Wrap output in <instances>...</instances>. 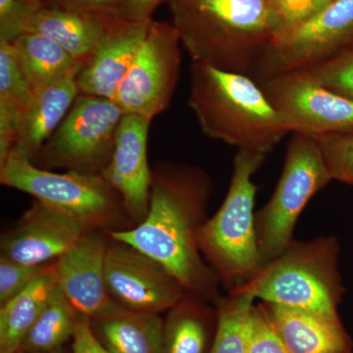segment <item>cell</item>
<instances>
[{
  "label": "cell",
  "mask_w": 353,
  "mask_h": 353,
  "mask_svg": "<svg viewBox=\"0 0 353 353\" xmlns=\"http://www.w3.org/2000/svg\"><path fill=\"white\" fill-rule=\"evenodd\" d=\"M211 192L210 176L201 167L161 162L152 170L150 208L143 222L108 234L161 264L185 292L216 303L221 281L199 245Z\"/></svg>",
  "instance_id": "1"
},
{
  "label": "cell",
  "mask_w": 353,
  "mask_h": 353,
  "mask_svg": "<svg viewBox=\"0 0 353 353\" xmlns=\"http://www.w3.org/2000/svg\"><path fill=\"white\" fill-rule=\"evenodd\" d=\"M173 25L192 61L252 77L271 41L267 0H171Z\"/></svg>",
  "instance_id": "2"
},
{
  "label": "cell",
  "mask_w": 353,
  "mask_h": 353,
  "mask_svg": "<svg viewBox=\"0 0 353 353\" xmlns=\"http://www.w3.org/2000/svg\"><path fill=\"white\" fill-rule=\"evenodd\" d=\"M189 105L205 136L239 150L267 155L290 132L252 77L201 62L190 64Z\"/></svg>",
  "instance_id": "3"
},
{
  "label": "cell",
  "mask_w": 353,
  "mask_h": 353,
  "mask_svg": "<svg viewBox=\"0 0 353 353\" xmlns=\"http://www.w3.org/2000/svg\"><path fill=\"white\" fill-rule=\"evenodd\" d=\"M339 255L340 245L334 236L294 240L250 281L229 294L339 317V304L345 292L339 270Z\"/></svg>",
  "instance_id": "4"
},
{
  "label": "cell",
  "mask_w": 353,
  "mask_h": 353,
  "mask_svg": "<svg viewBox=\"0 0 353 353\" xmlns=\"http://www.w3.org/2000/svg\"><path fill=\"white\" fill-rule=\"evenodd\" d=\"M266 157L239 150L227 196L219 210L199 230L202 256L229 292L250 281L265 264L255 232L257 185L252 176Z\"/></svg>",
  "instance_id": "5"
},
{
  "label": "cell",
  "mask_w": 353,
  "mask_h": 353,
  "mask_svg": "<svg viewBox=\"0 0 353 353\" xmlns=\"http://www.w3.org/2000/svg\"><path fill=\"white\" fill-rule=\"evenodd\" d=\"M0 183L68 215L88 231L109 233L129 229L127 224L132 227L120 194L101 175L54 173L10 153L0 165Z\"/></svg>",
  "instance_id": "6"
},
{
  "label": "cell",
  "mask_w": 353,
  "mask_h": 353,
  "mask_svg": "<svg viewBox=\"0 0 353 353\" xmlns=\"http://www.w3.org/2000/svg\"><path fill=\"white\" fill-rule=\"evenodd\" d=\"M333 180L317 139L294 134L284 168L268 202L255 213L257 243L265 263L294 241L297 220L313 196Z\"/></svg>",
  "instance_id": "7"
},
{
  "label": "cell",
  "mask_w": 353,
  "mask_h": 353,
  "mask_svg": "<svg viewBox=\"0 0 353 353\" xmlns=\"http://www.w3.org/2000/svg\"><path fill=\"white\" fill-rule=\"evenodd\" d=\"M123 116L113 99L79 94L32 163L46 170L101 175L112 157Z\"/></svg>",
  "instance_id": "8"
},
{
  "label": "cell",
  "mask_w": 353,
  "mask_h": 353,
  "mask_svg": "<svg viewBox=\"0 0 353 353\" xmlns=\"http://www.w3.org/2000/svg\"><path fill=\"white\" fill-rule=\"evenodd\" d=\"M181 39L173 25L152 20L113 101L124 114L157 117L170 105L180 76Z\"/></svg>",
  "instance_id": "9"
},
{
  "label": "cell",
  "mask_w": 353,
  "mask_h": 353,
  "mask_svg": "<svg viewBox=\"0 0 353 353\" xmlns=\"http://www.w3.org/2000/svg\"><path fill=\"white\" fill-rule=\"evenodd\" d=\"M259 85L290 132L318 139L353 132V101L334 94L306 70L279 74Z\"/></svg>",
  "instance_id": "10"
},
{
  "label": "cell",
  "mask_w": 353,
  "mask_h": 353,
  "mask_svg": "<svg viewBox=\"0 0 353 353\" xmlns=\"http://www.w3.org/2000/svg\"><path fill=\"white\" fill-rule=\"evenodd\" d=\"M353 44V0H334L289 34L267 44L252 78L265 79L305 70Z\"/></svg>",
  "instance_id": "11"
},
{
  "label": "cell",
  "mask_w": 353,
  "mask_h": 353,
  "mask_svg": "<svg viewBox=\"0 0 353 353\" xmlns=\"http://www.w3.org/2000/svg\"><path fill=\"white\" fill-rule=\"evenodd\" d=\"M105 281L116 303L138 312L159 314L170 310L185 292L161 264L111 236L106 252Z\"/></svg>",
  "instance_id": "12"
},
{
  "label": "cell",
  "mask_w": 353,
  "mask_h": 353,
  "mask_svg": "<svg viewBox=\"0 0 353 353\" xmlns=\"http://www.w3.org/2000/svg\"><path fill=\"white\" fill-rule=\"evenodd\" d=\"M152 118L124 114L118 127L110 162L101 176L122 199L132 227L143 222L150 208L152 170L148 159Z\"/></svg>",
  "instance_id": "13"
},
{
  "label": "cell",
  "mask_w": 353,
  "mask_h": 353,
  "mask_svg": "<svg viewBox=\"0 0 353 353\" xmlns=\"http://www.w3.org/2000/svg\"><path fill=\"white\" fill-rule=\"evenodd\" d=\"M108 241L101 231H88L57 260L58 287L76 310L88 319L108 314L119 306L106 287Z\"/></svg>",
  "instance_id": "14"
},
{
  "label": "cell",
  "mask_w": 353,
  "mask_h": 353,
  "mask_svg": "<svg viewBox=\"0 0 353 353\" xmlns=\"http://www.w3.org/2000/svg\"><path fill=\"white\" fill-rule=\"evenodd\" d=\"M87 232L73 218L36 201L2 238L1 255L20 263L41 266L61 257Z\"/></svg>",
  "instance_id": "15"
},
{
  "label": "cell",
  "mask_w": 353,
  "mask_h": 353,
  "mask_svg": "<svg viewBox=\"0 0 353 353\" xmlns=\"http://www.w3.org/2000/svg\"><path fill=\"white\" fill-rule=\"evenodd\" d=\"M153 19L115 17L77 76L79 94L113 99L145 41Z\"/></svg>",
  "instance_id": "16"
},
{
  "label": "cell",
  "mask_w": 353,
  "mask_h": 353,
  "mask_svg": "<svg viewBox=\"0 0 353 353\" xmlns=\"http://www.w3.org/2000/svg\"><path fill=\"white\" fill-rule=\"evenodd\" d=\"M259 307L290 353H352L350 340L339 317H329L261 303Z\"/></svg>",
  "instance_id": "17"
},
{
  "label": "cell",
  "mask_w": 353,
  "mask_h": 353,
  "mask_svg": "<svg viewBox=\"0 0 353 353\" xmlns=\"http://www.w3.org/2000/svg\"><path fill=\"white\" fill-rule=\"evenodd\" d=\"M80 63L71 73L57 82L48 83L32 92L31 99L21 116L17 139L12 152L34 160L41 146L50 139L78 97L77 76Z\"/></svg>",
  "instance_id": "18"
},
{
  "label": "cell",
  "mask_w": 353,
  "mask_h": 353,
  "mask_svg": "<svg viewBox=\"0 0 353 353\" xmlns=\"http://www.w3.org/2000/svg\"><path fill=\"white\" fill-rule=\"evenodd\" d=\"M95 338L110 353H163L164 321L159 314L118 306L90 319Z\"/></svg>",
  "instance_id": "19"
},
{
  "label": "cell",
  "mask_w": 353,
  "mask_h": 353,
  "mask_svg": "<svg viewBox=\"0 0 353 353\" xmlns=\"http://www.w3.org/2000/svg\"><path fill=\"white\" fill-rule=\"evenodd\" d=\"M113 18L44 6L28 25L34 32L59 44L77 62H85L103 38Z\"/></svg>",
  "instance_id": "20"
},
{
  "label": "cell",
  "mask_w": 353,
  "mask_h": 353,
  "mask_svg": "<svg viewBox=\"0 0 353 353\" xmlns=\"http://www.w3.org/2000/svg\"><path fill=\"white\" fill-rule=\"evenodd\" d=\"M57 287V260L43 269L21 294L0 308V353H18Z\"/></svg>",
  "instance_id": "21"
},
{
  "label": "cell",
  "mask_w": 353,
  "mask_h": 353,
  "mask_svg": "<svg viewBox=\"0 0 353 353\" xmlns=\"http://www.w3.org/2000/svg\"><path fill=\"white\" fill-rule=\"evenodd\" d=\"M209 301L185 292L169 310L164 322L163 353H209L212 322L217 320L216 307Z\"/></svg>",
  "instance_id": "22"
},
{
  "label": "cell",
  "mask_w": 353,
  "mask_h": 353,
  "mask_svg": "<svg viewBox=\"0 0 353 353\" xmlns=\"http://www.w3.org/2000/svg\"><path fill=\"white\" fill-rule=\"evenodd\" d=\"M32 90L10 41H0V164L12 152Z\"/></svg>",
  "instance_id": "23"
},
{
  "label": "cell",
  "mask_w": 353,
  "mask_h": 353,
  "mask_svg": "<svg viewBox=\"0 0 353 353\" xmlns=\"http://www.w3.org/2000/svg\"><path fill=\"white\" fill-rule=\"evenodd\" d=\"M10 43L32 92L64 78L83 63L41 34L24 32Z\"/></svg>",
  "instance_id": "24"
},
{
  "label": "cell",
  "mask_w": 353,
  "mask_h": 353,
  "mask_svg": "<svg viewBox=\"0 0 353 353\" xmlns=\"http://www.w3.org/2000/svg\"><path fill=\"white\" fill-rule=\"evenodd\" d=\"M81 316L57 285L20 350L43 352L64 347L73 339Z\"/></svg>",
  "instance_id": "25"
},
{
  "label": "cell",
  "mask_w": 353,
  "mask_h": 353,
  "mask_svg": "<svg viewBox=\"0 0 353 353\" xmlns=\"http://www.w3.org/2000/svg\"><path fill=\"white\" fill-rule=\"evenodd\" d=\"M254 301L228 294L215 303L217 311L214 339L209 353H248V322Z\"/></svg>",
  "instance_id": "26"
},
{
  "label": "cell",
  "mask_w": 353,
  "mask_h": 353,
  "mask_svg": "<svg viewBox=\"0 0 353 353\" xmlns=\"http://www.w3.org/2000/svg\"><path fill=\"white\" fill-rule=\"evenodd\" d=\"M334 0H267L271 41L289 34L324 10Z\"/></svg>",
  "instance_id": "27"
},
{
  "label": "cell",
  "mask_w": 353,
  "mask_h": 353,
  "mask_svg": "<svg viewBox=\"0 0 353 353\" xmlns=\"http://www.w3.org/2000/svg\"><path fill=\"white\" fill-rule=\"evenodd\" d=\"M305 70L334 94L353 101V44Z\"/></svg>",
  "instance_id": "28"
},
{
  "label": "cell",
  "mask_w": 353,
  "mask_h": 353,
  "mask_svg": "<svg viewBox=\"0 0 353 353\" xmlns=\"http://www.w3.org/2000/svg\"><path fill=\"white\" fill-rule=\"evenodd\" d=\"M333 180L353 187V132L318 139Z\"/></svg>",
  "instance_id": "29"
},
{
  "label": "cell",
  "mask_w": 353,
  "mask_h": 353,
  "mask_svg": "<svg viewBox=\"0 0 353 353\" xmlns=\"http://www.w3.org/2000/svg\"><path fill=\"white\" fill-rule=\"evenodd\" d=\"M44 7V0H0V41H12L24 34Z\"/></svg>",
  "instance_id": "30"
},
{
  "label": "cell",
  "mask_w": 353,
  "mask_h": 353,
  "mask_svg": "<svg viewBox=\"0 0 353 353\" xmlns=\"http://www.w3.org/2000/svg\"><path fill=\"white\" fill-rule=\"evenodd\" d=\"M246 336L248 353H290L259 304H253L250 311Z\"/></svg>",
  "instance_id": "31"
},
{
  "label": "cell",
  "mask_w": 353,
  "mask_h": 353,
  "mask_svg": "<svg viewBox=\"0 0 353 353\" xmlns=\"http://www.w3.org/2000/svg\"><path fill=\"white\" fill-rule=\"evenodd\" d=\"M46 265V264H44ZM20 263L6 256H0V305H3L17 296L31 284L43 269Z\"/></svg>",
  "instance_id": "32"
},
{
  "label": "cell",
  "mask_w": 353,
  "mask_h": 353,
  "mask_svg": "<svg viewBox=\"0 0 353 353\" xmlns=\"http://www.w3.org/2000/svg\"><path fill=\"white\" fill-rule=\"evenodd\" d=\"M126 0H44V6L94 15L117 17Z\"/></svg>",
  "instance_id": "33"
},
{
  "label": "cell",
  "mask_w": 353,
  "mask_h": 353,
  "mask_svg": "<svg viewBox=\"0 0 353 353\" xmlns=\"http://www.w3.org/2000/svg\"><path fill=\"white\" fill-rule=\"evenodd\" d=\"M72 353H110L95 338L90 319L85 316H81L74 333Z\"/></svg>",
  "instance_id": "34"
},
{
  "label": "cell",
  "mask_w": 353,
  "mask_h": 353,
  "mask_svg": "<svg viewBox=\"0 0 353 353\" xmlns=\"http://www.w3.org/2000/svg\"><path fill=\"white\" fill-rule=\"evenodd\" d=\"M165 1L171 0H126L117 17L132 21L152 19L155 9Z\"/></svg>",
  "instance_id": "35"
},
{
  "label": "cell",
  "mask_w": 353,
  "mask_h": 353,
  "mask_svg": "<svg viewBox=\"0 0 353 353\" xmlns=\"http://www.w3.org/2000/svg\"><path fill=\"white\" fill-rule=\"evenodd\" d=\"M18 353H66L65 352L64 348H58V350H51V352H22V350H20Z\"/></svg>",
  "instance_id": "36"
}]
</instances>
